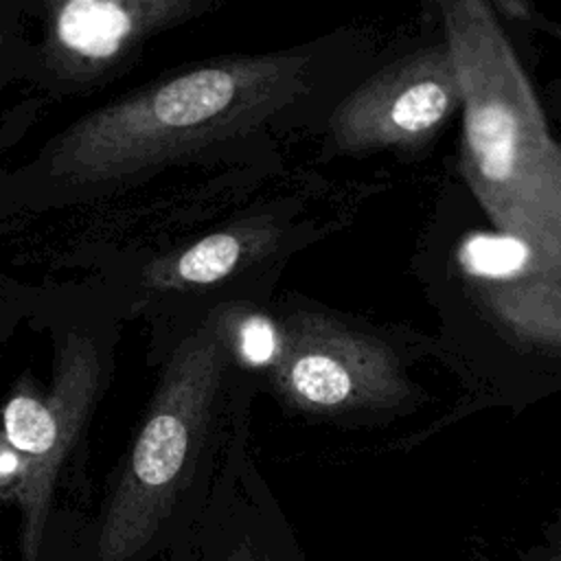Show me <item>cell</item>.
<instances>
[{"label": "cell", "mask_w": 561, "mask_h": 561, "mask_svg": "<svg viewBox=\"0 0 561 561\" xmlns=\"http://www.w3.org/2000/svg\"><path fill=\"white\" fill-rule=\"evenodd\" d=\"M309 57L259 53L213 59L88 112L39 156L50 184L90 188L131 180L272 123L307 88Z\"/></svg>", "instance_id": "1"}, {"label": "cell", "mask_w": 561, "mask_h": 561, "mask_svg": "<svg viewBox=\"0 0 561 561\" xmlns=\"http://www.w3.org/2000/svg\"><path fill=\"white\" fill-rule=\"evenodd\" d=\"M462 103V167L497 232L561 278V149L489 7L443 4Z\"/></svg>", "instance_id": "2"}, {"label": "cell", "mask_w": 561, "mask_h": 561, "mask_svg": "<svg viewBox=\"0 0 561 561\" xmlns=\"http://www.w3.org/2000/svg\"><path fill=\"white\" fill-rule=\"evenodd\" d=\"M239 366L226 307L175 346L107 497L96 541L101 561H129L169 517L213 436L230 373Z\"/></svg>", "instance_id": "3"}, {"label": "cell", "mask_w": 561, "mask_h": 561, "mask_svg": "<svg viewBox=\"0 0 561 561\" xmlns=\"http://www.w3.org/2000/svg\"><path fill=\"white\" fill-rule=\"evenodd\" d=\"M105 386V353L88 333H66L55 353L50 386H18L0 427L24 465L20 489V554L37 561L59 471L75 449Z\"/></svg>", "instance_id": "4"}, {"label": "cell", "mask_w": 561, "mask_h": 561, "mask_svg": "<svg viewBox=\"0 0 561 561\" xmlns=\"http://www.w3.org/2000/svg\"><path fill=\"white\" fill-rule=\"evenodd\" d=\"M208 4L199 0H68L53 7L44 35V70L61 88L110 79L149 37Z\"/></svg>", "instance_id": "5"}, {"label": "cell", "mask_w": 561, "mask_h": 561, "mask_svg": "<svg viewBox=\"0 0 561 561\" xmlns=\"http://www.w3.org/2000/svg\"><path fill=\"white\" fill-rule=\"evenodd\" d=\"M278 353L267 370L276 394L289 405L331 412L381 392L383 355L366 337L307 311L278 318Z\"/></svg>", "instance_id": "6"}, {"label": "cell", "mask_w": 561, "mask_h": 561, "mask_svg": "<svg viewBox=\"0 0 561 561\" xmlns=\"http://www.w3.org/2000/svg\"><path fill=\"white\" fill-rule=\"evenodd\" d=\"M460 99L451 53L434 72L381 75L348 96L333 116L342 147L410 140L436 127Z\"/></svg>", "instance_id": "7"}, {"label": "cell", "mask_w": 561, "mask_h": 561, "mask_svg": "<svg viewBox=\"0 0 561 561\" xmlns=\"http://www.w3.org/2000/svg\"><path fill=\"white\" fill-rule=\"evenodd\" d=\"M458 263L511 324L517 318L522 298L537 300L543 296L561 311V278L519 237L476 232L460 243Z\"/></svg>", "instance_id": "8"}, {"label": "cell", "mask_w": 561, "mask_h": 561, "mask_svg": "<svg viewBox=\"0 0 561 561\" xmlns=\"http://www.w3.org/2000/svg\"><path fill=\"white\" fill-rule=\"evenodd\" d=\"M276 239L274 226L232 228L213 232L191 248L178 252L169 263L158 265L156 278L162 285L202 287L230 276L254 254H263Z\"/></svg>", "instance_id": "9"}, {"label": "cell", "mask_w": 561, "mask_h": 561, "mask_svg": "<svg viewBox=\"0 0 561 561\" xmlns=\"http://www.w3.org/2000/svg\"><path fill=\"white\" fill-rule=\"evenodd\" d=\"M22 480H24L22 458L11 447V443L7 440V436L0 427V502H7V500L18 502Z\"/></svg>", "instance_id": "10"}, {"label": "cell", "mask_w": 561, "mask_h": 561, "mask_svg": "<svg viewBox=\"0 0 561 561\" xmlns=\"http://www.w3.org/2000/svg\"><path fill=\"white\" fill-rule=\"evenodd\" d=\"M515 561H561V519L550 524L537 543L526 546Z\"/></svg>", "instance_id": "11"}, {"label": "cell", "mask_w": 561, "mask_h": 561, "mask_svg": "<svg viewBox=\"0 0 561 561\" xmlns=\"http://www.w3.org/2000/svg\"><path fill=\"white\" fill-rule=\"evenodd\" d=\"M7 44H9V15L4 13V7L0 4V59L4 55Z\"/></svg>", "instance_id": "12"}, {"label": "cell", "mask_w": 561, "mask_h": 561, "mask_svg": "<svg viewBox=\"0 0 561 561\" xmlns=\"http://www.w3.org/2000/svg\"><path fill=\"white\" fill-rule=\"evenodd\" d=\"M224 561H263L261 557H256L248 546H241L239 550H234L228 559H224Z\"/></svg>", "instance_id": "13"}]
</instances>
